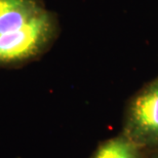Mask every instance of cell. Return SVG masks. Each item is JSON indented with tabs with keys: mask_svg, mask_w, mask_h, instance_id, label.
Segmentation results:
<instances>
[{
	"mask_svg": "<svg viewBox=\"0 0 158 158\" xmlns=\"http://www.w3.org/2000/svg\"><path fill=\"white\" fill-rule=\"evenodd\" d=\"M60 21L43 0H0V68L40 59L60 35Z\"/></svg>",
	"mask_w": 158,
	"mask_h": 158,
	"instance_id": "obj_1",
	"label": "cell"
},
{
	"mask_svg": "<svg viewBox=\"0 0 158 158\" xmlns=\"http://www.w3.org/2000/svg\"><path fill=\"white\" fill-rule=\"evenodd\" d=\"M150 158H158V149H155V151L150 155Z\"/></svg>",
	"mask_w": 158,
	"mask_h": 158,
	"instance_id": "obj_4",
	"label": "cell"
},
{
	"mask_svg": "<svg viewBox=\"0 0 158 158\" xmlns=\"http://www.w3.org/2000/svg\"><path fill=\"white\" fill-rule=\"evenodd\" d=\"M121 135L142 150L158 149V77L145 84L129 100Z\"/></svg>",
	"mask_w": 158,
	"mask_h": 158,
	"instance_id": "obj_2",
	"label": "cell"
},
{
	"mask_svg": "<svg viewBox=\"0 0 158 158\" xmlns=\"http://www.w3.org/2000/svg\"><path fill=\"white\" fill-rule=\"evenodd\" d=\"M91 158H142V149L120 135L101 143Z\"/></svg>",
	"mask_w": 158,
	"mask_h": 158,
	"instance_id": "obj_3",
	"label": "cell"
}]
</instances>
